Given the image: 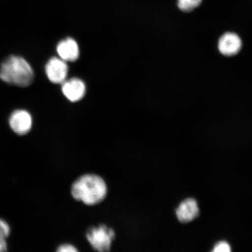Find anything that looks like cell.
Segmentation results:
<instances>
[{
    "instance_id": "obj_4",
    "label": "cell",
    "mask_w": 252,
    "mask_h": 252,
    "mask_svg": "<svg viewBox=\"0 0 252 252\" xmlns=\"http://www.w3.org/2000/svg\"><path fill=\"white\" fill-rule=\"evenodd\" d=\"M45 71L47 78L52 83L62 84L67 77L68 65L62 59L52 58L47 63Z\"/></svg>"
},
{
    "instance_id": "obj_10",
    "label": "cell",
    "mask_w": 252,
    "mask_h": 252,
    "mask_svg": "<svg viewBox=\"0 0 252 252\" xmlns=\"http://www.w3.org/2000/svg\"><path fill=\"white\" fill-rule=\"evenodd\" d=\"M10 233V228L5 220L0 219V252L7 250V239Z\"/></svg>"
},
{
    "instance_id": "obj_1",
    "label": "cell",
    "mask_w": 252,
    "mask_h": 252,
    "mask_svg": "<svg viewBox=\"0 0 252 252\" xmlns=\"http://www.w3.org/2000/svg\"><path fill=\"white\" fill-rule=\"evenodd\" d=\"M71 194L75 200L88 206L101 203L108 194V187L104 179L95 174L83 175L72 184Z\"/></svg>"
},
{
    "instance_id": "obj_9",
    "label": "cell",
    "mask_w": 252,
    "mask_h": 252,
    "mask_svg": "<svg viewBox=\"0 0 252 252\" xmlns=\"http://www.w3.org/2000/svg\"><path fill=\"white\" fill-rule=\"evenodd\" d=\"M179 221L187 223L191 221L199 214V208H198L197 201L193 198H188L179 205L176 211Z\"/></svg>"
},
{
    "instance_id": "obj_7",
    "label": "cell",
    "mask_w": 252,
    "mask_h": 252,
    "mask_svg": "<svg viewBox=\"0 0 252 252\" xmlns=\"http://www.w3.org/2000/svg\"><path fill=\"white\" fill-rule=\"evenodd\" d=\"M242 41L234 33L228 32L220 37L219 49L221 54L226 56H234L241 49Z\"/></svg>"
},
{
    "instance_id": "obj_11",
    "label": "cell",
    "mask_w": 252,
    "mask_h": 252,
    "mask_svg": "<svg viewBox=\"0 0 252 252\" xmlns=\"http://www.w3.org/2000/svg\"><path fill=\"white\" fill-rule=\"evenodd\" d=\"M202 0H178V7L182 11L190 12L199 6Z\"/></svg>"
},
{
    "instance_id": "obj_2",
    "label": "cell",
    "mask_w": 252,
    "mask_h": 252,
    "mask_svg": "<svg viewBox=\"0 0 252 252\" xmlns=\"http://www.w3.org/2000/svg\"><path fill=\"white\" fill-rule=\"evenodd\" d=\"M33 71L21 57L11 56L2 63L0 78L5 83L21 87L29 86L33 80Z\"/></svg>"
},
{
    "instance_id": "obj_6",
    "label": "cell",
    "mask_w": 252,
    "mask_h": 252,
    "mask_svg": "<svg viewBox=\"0 0 252 252\" xmlns=\"http://www.w3.org/2000/svg\"><path fill=\"white\" fill-rule=\"evenodd\" d=\"M62 92L68 100L76 102L83 99L86 94V84L80 79L74 78L62 84Z\"/></svg>"
},
{
    "instance_id": "obj_12",
    "label": "cell",
    "mask_w": 252,
    "mask_h": 252,
    "mask_svg": "<svg viewBox=\"0 0 252 252\" xmlns=\"http://www.w3.org/2000/svg\"><path fill=\"white\" fill-rule=\"evenodd\" d=\"M231 251V247L229 244L227 242L222 241L214 246L213 251L214 252H230Z\"/></svg>"
},
{
    "instance_id": "obj_5",
    "label": "cell",
    "mask_w": 252,
    "mask_h": 252,
    "mask_svg": "<svg viewBox=\"0 0 252 252\" xmlns=\"http://www.w3.org/2000/svg\"><path fill=\"white\" fill-rule=\"evenodd\" d=\"M32 122L30 113L25 110H15L9 119V126L18 135L27 134L32 127Z\"/></svg>"
},
{
    "instance_id": "obj_8",
    "label": "cell",
    "mask_w": 252,
    "mask_h": 252,
    "mask_svg": "<svg viewBox=\"0 0 252 252\" xmlns=\"http://www.w3.org/2000/svg\"><path fill=\"white\" fill-rule=\"evenodd\" d=\"M57 52L60 58L67 62H75L80 56V49L74 39L68 37L60 42L57 46Z\"/></svg>"
},
{
    "instance_id": "obj_3",
    "label": "cell",
    "mask_w": 252,
    "mask_h": 252,
    "mask_svg": "<svg viewBox=\"0 0 252 252\" xmlns=\"http://www.w3.org/2000/svg\"><path fill=\"white\" fill-rule=\"evenodd\" d=\"M115 237L114 230L105 224L91 226L86 232L88 242L94 250L97 252H109Z\"/></svg>"
},
{
    "instance_id": "obj_13",
    "label": "cell",
    "mask_w": 252,
    "mask_h": 252,
    "mask_svg": "<svg viewBox=\"0 0 252 252\" xmlns=\"http://www.w3.org/2000/svg\"><path fill=\"white\" fill-rule=\"evenodd\" d=\"M57 252H78L76 248L70 244H64L60 246L58 248Z\"/></svg>"
}]
</instances>
